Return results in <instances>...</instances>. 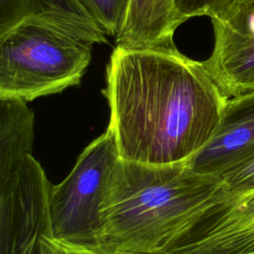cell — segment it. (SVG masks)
<instances>
[{
  "instance_id": "obj_9",
  "label": "cell",
  "mask_w": 254,
  "mask_h": 254,
  "mask_svg": "<svg viewBox=\"0 0 254 254\" xmlns=\"http://www.w3.org/2000/svg\"><path fill=\"white\" fill-rule=\"evenodd\" d=\"M30 21L41 22L93 44H107L106 34L78 0H0V35Z\"/></svg>"
},
{
  "instance_id": "obj_3",
  "label": "cell",
  "mask_w": 254,
  "mask_h": 254,
  "mask_svg": "<svg viewBox=\"0 0 254 254\" xmlns=\"http://www.w3.org/2000/svg\"><path fill=\"white\" fill-rule=\"evenodd\" d=\"M93 43L30 21L0 35V97L31 101L76 86Z\"/></svg>"
},
{
  "instance_id": "obj_6",
  "label": "cell",
  "mask_w": 254,
  "mask_h": 254,
  "mask_svg": "<svg viewBox=\"0 0 254 254\" xmlns=\"http://www.w3.org/2000/svg\"><path fill=\"white\" fill-rule=\"evenodd\" d=\"M214 43L203 62L227 97L254 91V2L232 0L210 17Z\"/></svg>"
},
{
  "instance_id": "obj_13",
  "label": "cell",
  "mask_w": 254,
  "mask_h": 254,
  "mask_svg": "<svg viewBox=\"0 0 254 254\" xmlns=\"http://www.w3.org/2000/svg\"><path fill=\"white\" fill-rule=\"evenodd\" d=\"M220 180V189L227 193H240L254 188V156L225 173Z\"/></svg>"
},
{
  "instance_id": "obj_8",
  "label": "cell",
  "mask_w": 254,
  "mask_h": 254,
  "mask_svg": "<svg viewBox=\"0 0 254 254\" xmlns=\"http://www.w3.org/2000/svg\"><path fill=\"white\" fill-rule=\"evenodd\" d=\"M254 156V91L227 99L210 140L188 162L195 173L220 178Z\"/></svg>"
},
{
  "instance_id": "obj_7",
  "label": "cell",
  "mask_w": 254,
  "mask_h": 254,
  "mask_svg": "<svg viewBox=\"0 0 254 254\" xmlns=\"http://www.w3.org/2000/svg\"><path fill=\"white\" fill-rule=\"evenodd\" d=\"M187 254H254V188L220 197L186 231Z\"/></svg>"
},
{
  "instance_id": "obj_11",
  "label": "cell",
  "mask_w": 254,
  "mask_h": 254,
  "mask_svg": "<svg viewBox=\"0 0 254 254\" xmlns=\"http://www.w3.org/2000/svg\"><path fill=\"white\" fill-rule=\"evenodd\" d=\"M35 116L27 101L0 97V183L12 176L32 155Z\"/></svg>"
},
{
  "instance_id": "obj_15",
  "label": "cell",
  "mask_w": 254,
  "mask_h": 254,
  "mask_svg": "<svg viewBox=\"0 0 254 254\" xmlns=\"http://www.w3.org/2000/svg\"><path fill=\"white\" fill-rule=\"evenodd\" d=\"M41 247V254H99L94 249L59 241L54 237L44 238Z\"/></svg>"
},
{
  "instance_id": "obj_5",
  "label": "cell",
  "mask_w": 254,
  "mask_h": 254,
  "mask_svg": "<svg viewBox=\"0 0 254 254\" xmlns=\"http://www.w3.org/2000/svg\"><path fill=\"white\" fill-rule=\"evenodd\" d=\"M52 188L33 156L0 183V254H41L43 239L54 237L50 215Z\"/></svg>"
},
{
  "instance_id": "obj_16",
  "label": "cell",
  "mask_w": 254,
  "mask_h": 254,
  "mask_svg": "<svg viewBox=\"0 0 254 254\" xmlns=\"http://www.w3.org/2000/svg\"><path fill=\"white\" fill-rule=\"evenodd\" d=\"M101 252V251H99ZM101 254H130V253H122V252H101Z\"/></svg>"
},
{
  "instance_id": "obj_12",
  "label": "cell",
  "mask_w": 254,
  "mask_h": 254,
  "mask_svg": "<svg viewBox=\"0 0 254 254\" xmlns=\"http://www.w3.org/2000/svg\"><path fill=\"white\" fill-rule=\"evenodd\" d=\"M107 36L116 37L124 22L128 0H78Z\"/></svg>"
},
{
  "instance_id": "obj_10",
  "label": "cell",
  "mask_w": 254,
  "mask_h": 254,
  "mask_svg": "<svg viewBox=\"0 0 254 254\" xmlns=\"http://www.w3.org/2000/svg\"><path fill=\"white\" fill-rule=\"evenodd\" d=\"M179 26L175 0H128L115 43L129 48L171 45Z\"/></svg>"
},
{
  "instance_id": "obj_17",
  "label": "cell",
  "mask_w": 254,
  "mask_h": 254,
  "mask_svg": "<svg viewBox=\"0 0 254 254\" xmlns=\"http://www.w3.org/2000/svg\"><path fill=\"white\" fill-rule=\"evenodd\" d=\"M249 1H252V2H254V0H249Z\"/></svg>"
},
{
  "instance_id": "obj_4",
  "label": "cell",
  "mask_w": 254,
  "mask_h": 254,
  "mask_svg": "<svg viewBox=\"0 0 254 254\" xmlns=\"http://www.w3.org/2000/svg\"><path fill=\"white\" fill-rule=\"evenodd\" d=\"M119 159L114 133L107 127L82 151L67 177L53 186L50 215L55 239L98 248L101 206Z\"/></svg>"
},
{
  "instance_id": "obj_1",
  "label": "cell",
  "mask_w": 254,
  "mask_h": 254,
  "mask_svg": "<svg viewBox=\"0 0 254 254\" xmlns=\"http://www.w3.org/2000/svg\"><path fill=\"white\" fill-rule=\"evenodd\" d=\"M102 93L120 159L147 165L187 163L214 134L228 99L203 62L175 44L116 45Z\"/></svg>"
},
{
  "instance_id": "obj_2",
  "label": "cell",
  "mask_w": 254,
  "mask_h": 254,
  "mask_svg": "<svg viewBox=\"0 0 254 254\" xmlns=\"http://www.w3.org/2000/svg\"><path fill=\"white\" fill-rule=\"evenodd\" d=\"M218 178L187 163L147 165L119 159L101 206V252L162 254L218 197Z\"/></svg>"
},
{
  "instance_id": "obj_14",
  "label": "cell",
  "mask_w": 254,
  "mask_h": 254,
  "mask_svg": "<svg viewBox=\"0 0 254 254\" xmlns=\"http://www.w3.org/2000/svg\"><path fill=\"white\" fill-rule=\"evenodd\" d=\"M232 0H175L177 21L179 25L193 17H211Z\"/></svg>"
}]
</instances>
